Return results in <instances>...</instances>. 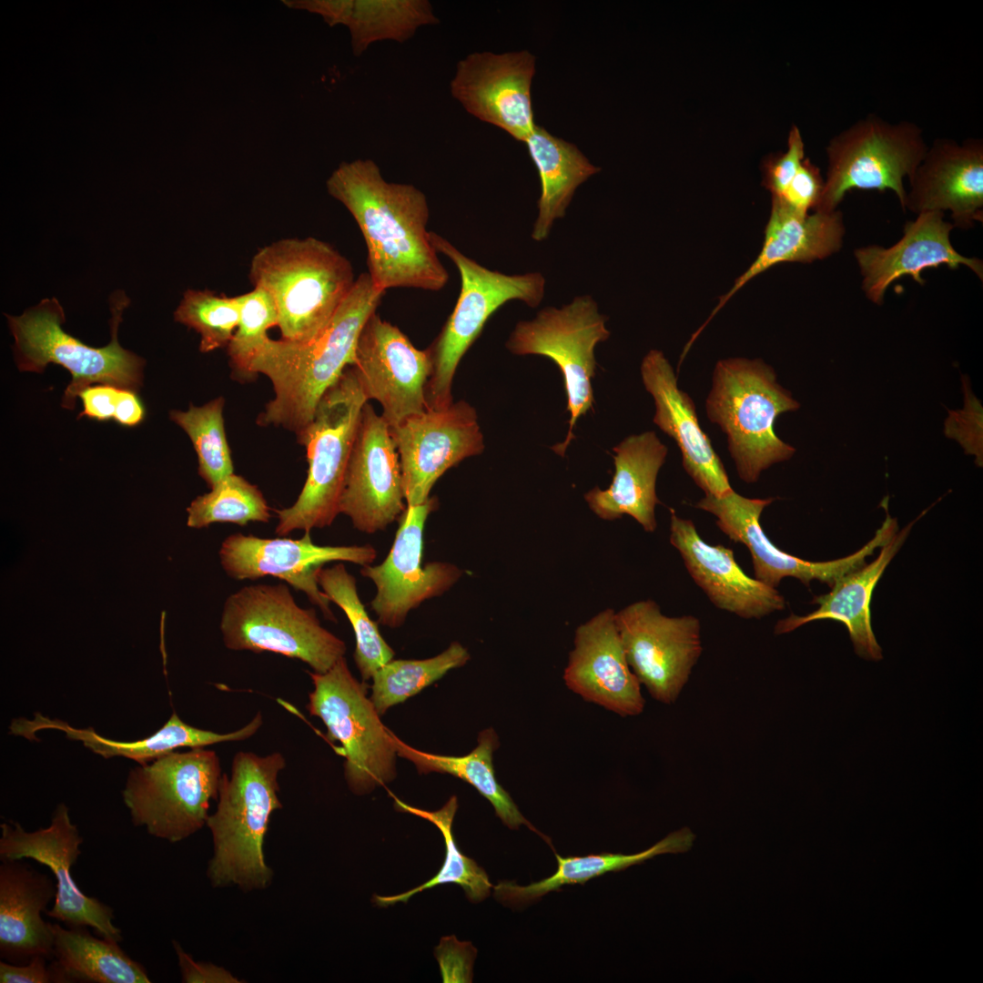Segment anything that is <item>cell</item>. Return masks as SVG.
<instances>
[{
	"label": "cell",
	"mask_w": 983,
	"mask_h": 983,
	"mask_svg": "<svg viewBox=\"0 0 983 983\" xmlns=\"http://www.w3.org/2000/svg\"><path fill=\"white\" fill-rule=\"evenodd\" d=\"M282 754L259 756L238 752L230 774H223L218 806L206 826L213 841L207 877L214 887H237L245 892L266 889L274 871L263 852L271 814L282 808L278 776L285 768Z\"/></svg>",
	"instance_id": "3"
},
{
	"label": "cell",
	"mask_w": 983,
	"mask_h": 983,
	"mask_svg": "<svg viewBox=\"0 0 983 983\" xmlns=\"http://www.w3.org/2000/svg\"><path fill=\"white\" fill-rule=\"evenodd\" d=\"M904 210L949 211L954 227L983 221V140L935 139L907 177Z\"/></svg>",
	"instance_id": "23"
},
{
	"label": "cell",
	"mask_w": 983,
	"mask_h": 983,
	"mask_svg": "<svg viewBox=\"0 0 983 983\" xmlns=\"http://www.w3.org/2000/svg\"><path fill=\"white\" fill-rule=\"evenodd\" d=\"M534 73L535 57L526 50L475 52L457 63L450 92L469 114L524 143L536 126Z\"/></svg>",
	"instance_id": "22"
},
{
	"label": "cell",
	"mask_w": 983,
	"mask_h": 983,
	"mask_svg": "<svg viewBox=\"0 0 983 983\" xmlns=\"http://www.w3.org/2000/svg\"><path fill=\"white\" fill-rule=\"evenodd\" d=\"M221 566L235 580H256L277 577L304 593L323 615L335 621L328 596L320 590L317 574L327 562H349L361 566L370 564L377 556L370 544L321 546L313 542L309 532L299 539L260 538L252 534L234 533L221 543Z\"/></svg>",
	"instance_id": "21"
},
{
	"label": "cell",
	"mask_w": 983,
	"mask_h": 983,
	"mask_svg": "<svg viewBox=\"0 0 983 983\" xmlns=\"http://www.w3.org/2000/svg\"><path fill=\"white\" fill-rule=\"evenodd\" d=\"M353 370L367 400H377L390 428L427 410L429 350H419L375 311L360 334Z\"/></svg>",
	"instance_id": "17"
},
{
	"label": "cell",
	"mask_w": 983,
	"mask_h": 983,
	"mask_svg": "<svg viewBox=\"0 0 983 983\" xmlns=\"http://www.w3.org/2000/svg\"><path fill=\"white\" fill-rule=\"evenodd\" d=\"M798 408L777 383L774 370L761 360L731 358L716 363L706 415L725 433L743 481L755 482L763 471L792 457L796 450L777 437L775 421L781 413Z\"/></svg>",
	"instance_id": "6"
},
{
	"label": "cell",
	"mask_w": 983,
	"mask_h": 983,
	"mask_svg": "<svg viewBox=\"0 0 983 983\" xmlns=\"http://www.w3.org/2000/svg\"><path fill=\"white\" fill-rule=\"evenodd\" d=\"M220 631L229 650L279 654L319 674L346 652L344 642L320 624L315 610L299 606L284 583L247 585L230 594Z\"/></svg>",
	"instance_id": "8"
},
{
	"label": "cell",
	"mask_w": 983,
	"mask_h": 983,
	"mask_svg": "<svg viewBox=\"0 0 983 983\" xmlns=\"http://www.w3.org/2000/svg\"><path fill=\"white\" fill-rule=\"evenodd\" d=\"M224 404V398L218 397L200 407L190 406L187 411H170V419L190 438L198 455V473L210 488L234 473L225 431Z\"/></svg>",
	"instance_id": "42"
},
{
	"label": "cell",
	"mask_w": 983,
	"mask_h": 983,
	"mask_svg": "<svg viewBox=\"0 0 983 983\" xmlns=\"http://www.w3.org/2000/svg\"><path fill=\"white\" fill-rule=\"evenodd\" d=\"M187 512V526L196 529L215 522L245 526L249 522H268L271 517L258 486L235 473L222 479L209 492L198 496Z\"/></svg>",
	"instance_id": "41"
},
{
	"label": "cell",
	"mask_w": 983,
	"mask_h": 983,
	"mask_svg": "<svg viewBox=\"0 0 983 983\" xmlns=\"http://www.w3.org/2000/svg\"><path fill=\"white\" fill-rule=\"evenodd\" d=\"M119 388L100 384L89 386L79 394L84 410L79 416H87L100 421L114 418Z\"/></svg>",
	"instance_id": "50"
},
{
	"label": "cell",
	"mask_w": 983,
	"mask_h": 983,
	"mask_svg": "<svg viewBox=\"0 0 983 983\" xmlns=\"http://www.w3.org/2000/svg\"><path fill=\"white\" fill-rule=\"evenodd\" d=\"M367 401L350 366L320 398L312 421L297 435L307 450L308 475L296 502L277 511L278 535L333 523L339 513L344 477Z\"/></svg>",
	"instance_id": "7"
},
{
	"label": "cell",
	"mask_w": 983,
	"mask_h": 983,
	"mask_svg": "<svg viewBox=\"0 0 983 983\" xmlns=\"http://www.w3.org/2000/svg\"><path fill=\"white\" fill-rule=\"evenodd\" d=\"M845 231L843 214L838 209L802 213L772 197L770 217L758 256L729 291L720 298L707 321L698 330L701 331L743 286L771 267L785 262H812L838 252L843 246Z\"/></svg>",
	"instance_id": "29"
},
{
	"label": "cell",
	"mask_w": 983,
	"mask_h": 983,
	"mask_svg": "<svg viewBox=\"0 0 983 983\" xmlns=\"http://www.w3.org/2000/svg\"><path fill=\"white\" fill-rule=\"evenodd\" d=\"M642 380L655 404L654 422L674 440L683 466L705 495L723 497L733 490L726 471L702 430L690 396L681 390L664 353L650 350L641 364Z\"/></svg>",
	"instance_id": "27"
},
{
	"label": "cell",
	"mask_w": 983,
	"mask_h": 983,
	"mask_svg": "<svg viewBox=\"0 0 983 983\" xmlns=\"http://www.w3.org/2000/svg\"><path fill=\"white\" fill-rule=\"evenodd\" d=\"M262 723V715L258 712L242 728L221 734L192 726L173 713L166 724L153 735L136 741H117L99 735L93 728H76L65 721L35 714L33 720H14L10 732L26 739H35L37 731L59 730L64 732L67 738L82 742L86 748L104 758L122 756L143 765L181 747H205L218 743L246 740L258 731Z\"/></svg>",
	"instance_id": "32"
},
{
	"label": "cell",
	"mask_w": 983,
	"mask_h": 983,
	"mask_svg": "<svg viewBox=\"0 0 983 983\" xmlns=\"http://www.w3.org/2000/svg\"><path fill=\"white\" fill-rule=\"evenodd\" d=\"M144 415V407L135 391L119 388L114 420L123 426H136Z\"/></svg>",
	"instance_id": "51"
},
{
	"label": "cell",
	"mask_w": 983,
	"mask_h": 983,
	"mask_svg": "<svg viewBox=\"0 0 983 983\" xmlns=\"http://www.w3.org/2000/svg\"><path fill=\"white\" fill-rule=\"evenodd\" d=\"M182 982L185 983H240L243 982L225 968L210 962L196 961L181 945L173 940Z\"/></svg>",
	"instance_id": "48"
},
{
	"label": "cell",
	"mask_w": 983,
	"mask_h": 983,
	"mask_svg": "<svg viewBox=\"0 0 983 983\" xmlns=\"http://www.w3.org/2000/svg\"><path fill=\"white\" fill-rule=\"evenodd\" d=\"M573 644L563 673L566 686L621 716L640 714L645 699L626 660L615 613L606 609L580 625Z\"/></svg>",
	"instance_id": "24"
},
{
	"label": "cell",
	"mask_w": 983,
	"mask_h": 983,
	"mask_svg": "<svg viewBox=\"0 0 983 983\" xmlns=\"http://www.w3.org/2000/svg\"><path fill=\"white\" fill-rule=\"evenodd\" d=\"M431 240L437 252L456 266L461 284L451 314L428 348L431 373L426 386L427 409L439 410L453 402L451 387L457 367L489 318L512 299L537 307L543 298L545 279L540 273L506 275L488 269L432 231Z\"/></svg>",
	"instance_id": "10"
},
{
	"label": "cell",
	"mask_w": 983,
	"mask_h": 983,
	"mask_svg": "<svg viewBox=\"0 0 983 983\" xmlns=\"http://www.w3.org/2000/svg\"><path fill=\"white\" fill-rule=\"evenodd\" d=\"M407 508L399 454L390 427L366 402L362 408L339 499V513L371 534L398 521Z\"/></svg>",
	"instance_id": "19"
},
{
	"label": "cell",
	"mask_w": 983,
	"mask_h": 983,
	"mask_svg": "<svg viewBox=\"0 0 983 983\" xmlns=\"http://www.w3.org/2000/svg\"><path fill=\"white\" fill-rule=\"evenodd\" d=\"M919 518L920 516L901 531H897L889 542L881 547L878 556L872 562L865 563L836 580L829 593L815 596L813 603L818 605L816 610L804 616L791 614L780 620L775 624V633H786L814 621H837L846 627L858 656L873 661L882 659V648L876 639L871 623L870 603L873 592Z\"/></svg>",
	"instance_id": "30"
},
{
	"label": "cell",
	"mask_w": 983,
	"mask_h": 983,
	"mask_svg": "<svg viewBox=\"0 0 983 983\" xmlns=\"http://www.w3.org/2000/svg\"><path fill=\"white\" fill-rule=\"evenodd\" d=\"M606 319L591 296H579L562 309L544 308L534 319L518 322L506 342V348L515 355L551 359L562 374L569 428L564 441L552 448L561 456L574 438L578 419L593 408L594 348L610 336Z\"/></svg>",
	"instance_id": "13"
},
{
	"label": "cell",
	"mask_w": 983,
	"mask_h": 983,
	"mask_svg": "<svg viewBox=\"0 0 983 983\" xmlns=\"http://www.w3.org/2000/svg\"><path fill=\"white\" fill-rule=\"evenodd\" d=\"M438 505L435 497L408 506L386 559L379 565H364L360 574L376 586L370 602L378 622L390 628L403 624L411 609L442 595L461 577L462 571L448 562H422L423 532L428 516Z\"/></svg>",
	"instance_id": "18"
},
{
	"label": "cell",
	"mask_w": 983,
	"mask_h": 983,
	"mask_svg": "<svg viewBox=\"0 0 983 983\" xmlns=\"http://www.w3.org/2000/svg\"><path fill=\"white\" fill-rule=\"evenodd\" d=\"M239 299L238 324L228 345V354L235 371L248 377L250 362L269 339L268 330L278 326L279 315L272 298L262 289L254 287Z\"/></svg>",
	"instance_id": "44"
},
{
	"label": "cell",
	"mask_w": 983,
	"mask_h": 983,
	"mask_svg": "<svg viewBox=\"0 0 983 983\" xmlns=\"http://www.w3.org/2000/svg\"><path fill=\"white\" fill-rule=\"evenodd\" d=\"M326 187L358 224L368 249V273L378 289L438 291L446 286L449 274L427 229L430 208L422 191L387 181L369 158L340 163Z\"/></svg>",
	"instance_id": "1"
},
{
	"label": "cell",
	"mask_w": 983,
	"mask_h": 983,
	"mask_svg": "<svg viewBox=\"0 0 983 983\" xmlns=\"http://www.w3.org/2000/svg\"><path fill=\"white\" fill-rule=\"evenodd\" d=\"M773 501V498H746L732 491L723 497L705 495L695 505L715 516L717 526L732 541L747 547L755 578L773 588L785 577L796 578L806 585L817 580L831 587L845 574L863 566L866 557L887 543L898 531L897 520L887 514L875 536L856 552L827 562L806 561L783 552L765 535L760 517Z\"/></svg>",
	"instance_id": "15"
},
{
	"label": "cell",
	"mask_w": 983,
	"mask_h": 983,
	"mask_svg": "<svg viewBox=\"0 0 983 983\" xmlns=\"http://www.w3.org/2000/svg\"><path fill=\"white\" fill-rule=\"evenodd\" d=\"M46 957L36 956L22 965L0 962L1 983H60L59 978Z\"/></svg>",
	"instance_id": "49"
},
{
	"label": "cell",
	"mask_w": 983,
	"mask_h": 983,
	"mask_svg": "<svg viewBox=\"0 0 983 983\" xmlns=\"http://www.w3.org/2000/svg\"><path fill=\"white\" fill-rule=\"evenodd\" d=\"M390 735L396 754L412 762L420 774L437 772L459 777L471 785L489 800L496 815L508 827L517 829L524 825L545 840L547 839L526 820L511 796L496 779L492 755L499 745V741L492 728L481 731L478 737L477 746L462 756L422 752L406 745L391 731Z\"/></svg>",
	"instance_id": "36"
},
{
	"label": "cell",
	"mask_w": 983,
	"mask_h": 983,
	"mask_svg": "<svg viewBox=\"0 0 983 983\" xmlns=\"http://www.w3.org/2000/svg\"><path fill=\"white\" fill-rule=\"evenodd\" d=\"M952 222L944 213L928 211L907 221L902 238L889 248L868 245L854 251L862 276V290L873 303L881 305L887 288L897 279L910 276L924 285L921 273L942 265L956 269L963 265L983 279V262L958 252L951 241Z\"/></svg>",
	"instance_id": "25"
},
{
	"label": "cell",
	"mask_w": 983,
	"mask_h": 983,
	"mask_svg": "<svg viewBox=\"0 0 983 983\" xmlns=\"http://www.w3.org/2000/svg\"><path fill=\"white\" fill-rule=\"evenodd\" d=\"M393 797L398 811L422 817L437 826L444 838L445 860L439 872L421 886L394 896L374 895L373 901L382 907L399 902L405 903L417 893L444 884H455L461 887L471 901L479 902L485 899L492 887L488 875L473 859L460 851L453 837L452 822L458 808L457 797L451 796L441 808L436 811L414 807Z\"/></svg>",
	"instance_id": "38"
},
{
	"label": "cell",
	"mask_w": 983,
	"mask_h": 983,
	"mask_svg": "<svg viewBox=\"0 0 983 983\" xmlns=\"http://www.w3.org/2000/svg\"><path fill=\"white\" fill-rule=\"evenodd\" d=\"M216 752L204 747L166 754L135 767L122 792L131 821L150 836L180 842L207 824L222 777Z\"/></svg>",
	"instance_id": "9"
},
{
	"label": "cell",
	"mask_w": 983,
	"mask_h": 983,
	"mask_svg": "<svg viewBox=\"0 0 983 983\" xmlns=\"http://www.w3.org/2000/svg\"><path fill=\"white\" fill-rule=\"evenodd\" d=\"M317 581L330 602L336 603L348 617L355 635L354 662L362 681L372 678L378 669L391 661L393 649L382 638L378 624L369 616L361 603L356 579L341 562L320 568Z\"/></svg>",
	"instance_id": "39"
},
{
	"label": "cell",
	"mask_w": 983,
	"mask_h": 983,
	"mask_svg": "<svg viewBox=\"0 0 983 983\" xmlns=\"http://www.w3.org/2000/svg\"><path fill=\"white\" fill-rule=\"evenodd\" d=\"M825 186L820 169L805 158L789 185L778 198L794 209L808 213L817 208Z\"/></svg>",
	"instance_id": "46"
},
{
	"label": "cell",
	"mask_w": 983,
	"mask_h": 983,
	"mask_svg": "<svg viewBox=\"0 0 983 983\" xmlns=\"http://www.w3.org/2000/svg\"><path fill=\"white\" fill-rule=\"evenodd\" d=\"M56 883L24 859L0 864V957L22 965L36 956L53 959V923L42 913L55 900Z\"/></svg>",
	"instance_id": "28"
},
{
	"label": "cell",
	"mask_w": 983,
	"mask_h": 983,
	"mask_svg": "<svg viewBox=\"0 0 983 983\" xmlns=\"http://www.w3.org/2000/svg\"><path fill=\"white\" fill-rule=\"evenodd\" d=\"M695 838L687 827L674 831L652 847L633 855L603 853L585 856L562 857L556 854L557 869L551 877L520 886L512 882H502L493 887L495 897L508 904L519 905L531 902L564 885L583 884L587 880L608 872L621 871L641 864L657 855L688 851Z\"/></svg>",
	"instance_id": "37"
},
{
	"label": "cell",
	"mask_w": 983,
	"mask_h": 983,
	"mask_svg": "<svg viewBox=\"0 0 983 983\" xmlns=\"http://www.w3.org/2000/svg\"><path fill=\"white\" fill-rule=\"evenodd\" d=\"M408 506L424 503L450 468L484 450L475 409L464 400L427 409L390 428Z\"/></svg>",
	"instance_id": "20"
},
{
	"label": "cell",
	"mask_w": 983,
	"mask_h": 983,
	"mask_svg": "<svg viewBox=\"0 0 983 983\" xmlns=\"http://www.w3.org/2000/svg\"><path fill=\"white\" fill-rule=\"evenodd\" d=\"M385 291L361 273L326 329L306 343L269 339L253 357L248 377L267 376L274 398L258 415L261 426H281L297 435L312 421L323 394L353 364L361 329Z\"/></svg>",
	"instance_id": "2"
},
{
	"label": "cell",
	"mask_w": 983,
	"mask_h": 983,
	"mask_svg": "<svg viewBox=\"0 0 983 983\" xmlns=\"http://www.w3.org/2000/svg\"><path fill=\"white\" fill-rule=\"evenodd\" d=\"M928 145L923 129L902 120L891 123L868 114L835 135L826 153L827 172L815 211L833 212L852 189L892 190L904 208L908 177Z\"/></svg>",
	"instance_id": "11"
},
{
	"label": "cell",
	"mask_w": 983,
	"mask_h": 983,
	"mask_svg": "<svg viewBox=\"0 0 983 983\" xmlns=\"http://www.w3.org/2000/svg\"><path fill=\"white\" fill-rule=\"evenodd\" d=\"M444 982H471L475 948L468 942H460L455 937H442L435 948Z\"/></svg>",
	"instance_id": "47"
},
{
	"label": "cell",
	"mask_w": 983,
	"mask_h": 983,
	"mask_svg": "<svg viewBox=\"0 0 983 983\" xmlns=\"http://www.w3.org/2000/svg\"><path fill=\"white\" fill-rule=\"evenodd\" d=\"M0 859H32L47 866L56 883V896L48 917L69 927H90L106 939L120 942V928L114 924L113 909L86 896L74 881L71 867L81 855L83 838L72 822L67 806L55 809L46 828L25 830L17 822L0 825Z\"/></svg>",
	"instance_id": "16"
},
{
	"label": "cell",
	"mask_w": 983,
	"mask_h": 983,
	"mask_svg": "<svg viewBox=\"0 0 983 983\" xmlns=\"http://www.w3.org/2000/svg\"><path fill=\"white\" fill-rule=\"evenodd\" d=\"M613 451L615 471L611 485L606 490L594 487L584 499L601 519L613 521L627 514L652 532L657 525L654 509L660 503L656 479L667 448L654 431H645L625 438Z\"/></svg>",
	"instance_id": "31"
},
{
	"label": "cell",
	"mask_w": 983,
	"mask_h": 983,
	"mask_svg": "<svg viewBox=\"0 0 983 983\" xmlns=\"http://www.w3.org/2000/svg\"><path fill=\"white\" fill-rule=\"evenodd\" d=\"M86 927L65 928L53 923L51 966L60 983H149L146 969L117 942L92 936Z\"/></svg>",
	"instance_id": "35"
},
{
	"label": "cell",
	"mask_w": 983,
	"mask_h": 983,
	"mask_svg": "<svg viewBox=\"0 0 983 983\" xmlns=\"http://www.w3.org/2000/svg\"><path fill=\"white\" fill-rule=\"evenodd\" d=\"M670 512V542L716 607L745 619H761L785 608V598L775 588L745 573L731 549L706 543L691 520L677 516L673 509Z\"/></svg>",
	"instance_id": "26"
},
{
	"label": "cell",
	"mask_w": 983,
	"mask_h": 983,
	"mask_svg": "<svg viewBox=\"0 0 983 983\" xmlns=\"http://www.w3.org/2000/svg\"><path fill=\"white\" fill-rule=\"evenodd\" d=\"M129 304L123 291L110 299L111 340L95 348L63 329L65 312L56 298L42 299L20 316L7 317L15 339V360L20 371L43 372L50 364L67 370L72 380L62 398V407L73 410L76 397L92 383L137 390L142 385L144 360L124 349L117 340L123 310Z\"/></svg>",
	"instance_id": "5"
},
{
	"label": "cell",
	"mask_w": 983,
	"mask_h": 983,
	"mask_svg": "<svg viewBox=\"0 0 983 983\" xmlns=\"http://www.w3.org/2000/svg\"><path fill=\"white\" fill-rule=\"evenodd\" d=\"M541 180L539 213L532 238H547L553 221L562 218L576 188L600 167L593 166L573 144L535 126L524 142Z\"/></svg>",
	"instance_id": "34"
},
{
	"label": "cell",
	"mask_w": 983,
	"mask_h": 983,
	"mask_svg": "<svg viewBox=\"0 0 983 983\" xmlns=\"http://www.w3.org/2000/svg\"><path fill=\"white\" fill-rule=\"evenodd\" d=\"M470 659L467 649L453 642L440 654L423 660H391L372 676L371 701L382 715L390 706L417 694L450 670Z\"/></svg>",
	"instance_id": "40"
},
{
	"label": "cell",
	"mask_w": 983,
	"mask_h": 983,
	"mask_svg": "<svg viewBox=\"0 0 983 983\" xmlns=\"http://www.w3.org/2000/svg\"><path fill=\"white\" fill-rule=\"evenodd\" d=\"M805 158L804 140L794 126L788 133L786 150L768 157L764 165V184L772 197L783 194Z\"/></svg>",
	"instance_id": "45"
},
{
	"label": "cell",
	"mask_w": 983,
	"mask_h": 983,
	"mask_svg": "<svg viewBox=\"0 0 983 983\" xmlns=\"http://www.w3.org/2000/svg\"><path fill=\"white\" fill-rule=\"evenodd\" d=\"M239 312V295L226 297L208 289H187L174 319L199 334V350L207 353L228 345L238 327Z\"/></svg>",
	"instance_id": "43"
},
{
	"label": "cell",
	"mask_w": 983,
	"mask_h": 983,
	"mask_svg": "<svg viewBox=\"0 0 983 983\" xmlns=\"http://www.w3.org/2000/svg\"><path fill=\"white\" fill-rule=\"evenodd\" d=\"M314 689L307 709L326 725L328 737L341 744L349 788L364 795L396 775V750L390 730L367 697L366 684L350 671L344 657L323 674L309 673Z\"/></svg>",
	"instance_id": "12"
},
{
	"label": "cell",
	"mask_w": 983,
	"mask_h": 983,
	"mask_svg": "<svg viewBox=\"0 0 983 983\" xmlns=\"http://www.w3.org/2000/svg\"><path fill=\"white\" fill-rule=\"evenodd\" d=\"M626 660L651 696L672 704L701 656V624L693 615L669 617L652 600L615 613Z\"/></svg>",
	"instance_id": "14"
},
{
	"label": "cell",
	"mask_w": 983,
	"mask_h": 983,
	"mask_svg": "<svg viewBox=\"0 0 983 983\" xmlns=\"http://www.w3.org/2000/svg\"><path fill=\"white\" fill-rule=\"evenodd\" d=\"M250 279L268 292L282 339L306 343L328 326L356 279L350 262L318 238H284L253 256Z\"/></svg>",
	"instance_id": "4"
},
{
	"label": "cell",
	"mask_w": 983,
	"mask_h": 983,
	"mask_svg": "<svg viewBox=\"0 0 983 983\" xmlns=\"http://www.w3.org/2000/svg\"><path fill=\"white\" fill-rule=\"evenodd\" d=\"M286 6L322 17L329 26L348 27L356 56L380 41L403 43L421 26L439 23L427 0H283Z\"/></svg>",
	"instance_id": "33"
}]
</instances>
